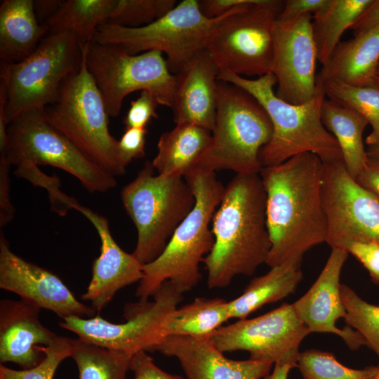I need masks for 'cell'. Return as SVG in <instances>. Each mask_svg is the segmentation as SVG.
<instances>
[{"mask_svg":"<svg viewBox=\"0 0 379 379\" xmlns=\"http://www.w3.org/2000/svg\"><path fill=\"white\" fill-rule=\"evenodd\" d=\"M265 204L260 175L237 174L225 187L211 222L214 244L203 261L209 288L227 287L266 264L271 241Z\"/></svg>","mask_w":379,"mask_h":379,"instance_id":"2","label":"cell"},{"mask_svg":"<svg viewBox=\"0 0 379 379\" xmlns=\"http://www.w3.org/2000/svg\"><path fill=\"white\" fill-rule=\"evenodd\" d=\"M48 33L39 22L33 0H4L0 5V59L14 63L29 56Z\"/></svg>","mask_w":379,"mask_h":379,"instance_id":"24","label":"cell"},{"mask_svg":"<svg viewBox=\"0 0 379 379\" xmlns=\"http://www.w3.org/2000/svg\"><path fill=\"white\" fill-rule=\"evenodd\" d=\"M230 319L228 301L220 298L199 297L180 308L166 318L164 337L168 335L208 338Z\"/></svg>","mask_w":379,"mask_h":379,"instance_id":"28","label":"cell"},{"mask_svg":"<svg viewBox=\"0 0 379 379\" xmlns=\"http://www.w3.org/2000/svg\"><path fill=\"white\" fill-rule=\"evenodd\" d=\"M378 25H379V0H373L350 29L352 30L354 35H357Z\"/></svg>","mask_w":379,"mask_h":379,"instance_id":"45","label":"cell"},{"mask_svg":"<svg viewBox=\"0 0 379 379\" xmlns=\"http://www.w3.org/2000/svg\"><path fill=\"white\" fill-rule=\"evenodd\" d=\"M377 366H378L377 372H376V374H375V376L374 379H379V365Z\"/></svg>","mask_w":379,"mask_h":379,"instance_id":"50","label":"cell"},{"mask_svg":"<svg viewBox=\"0 0 379 379\" xmlns=\"http://www.w3.org/2000/svg\"><path fill=\"white\" fill-rule=\"evenodd\" d=\"M328 0H286L277 20H291L305 15L315 13L321 10Z\"/></svg>","mask_w":379,"mask_h":379,"instance_id":"42","label":"cell"},{"mask_svg":"<svg viewBox=\"0 0 379 379\" xmlns=\"http://www.w3.org/2000/svg\"><path fill=\"white\" fill-rule=\"evenodd\" d=\"M302 278L300 266L285 263L270 267L251 281L244 292L228 301L230 319H244L262 306L293 293Z\"/></svg>","mask_w":379,"mask_h":379,"instance_id":"27","label":"cell"},{"mask_svg":"<svg viewBox=\"0 0 379 379\" xmlns=\"http://www.w3.org/2000/svg\"><path fill=\"white\" fill-rule=\"evenodd\" d=\"M312 19V14H307L291 20H276L274 25L275 94L293 105L308 102L317 91L318 59Z\"/></svg>","mask_w":379,"mask_h":379,"instance_id":"16","label":"cell"},{"mask_svg":"<svg viewBox=\"0 0 379 379\" xmlns=\"http://www.w3.org/2000/svg\"><path fill=\"white\" fill-rule=\"evenodd\" d=\"M62 0H36L34 1V10L37 20L45 25L61 5Z\"/></svg>","mask_w":379,"mask_h":379,"instance_id":"46","label":"cell"},{"mask_svg":"<svg viewBox=\"0 0 379 379\" xmlns=\"http://www.w3.org/2000/svg\"><path fill=\"white\" fill-rule=\"evenodd\" d=\"M303 379H374L377 366L351 368L331 352L311 349L300 352L296 366Z\"/></svg>","mask_w":379,"mask_h":379,"instance_id":"32","label":"cell"},{"mask_svg":"<svg viewBox=\"0 0 379 379\" xmlns=\"http://www.w3.org/2000/svg\"><path fill=\"white\" fill-rule=\"evenodd\" d=\"M348 252L332 248L319 277L302 297L292 303L298 318L310 333H333L341 338L352 350L365 345L361 335L352 327L339 328L338 319L346 317L347 312L342 300L340 277Z\"/></svg>","mask_w":379,"mask_h":379,"instance_id":"18","label":"cell"},{"mask_svg":"<svg viewBox=\"0 0 379 379\" xmlns=\"http://www.w3.org/2000/svg\"><path fill=\"white\" fill-rule=\"evenodd\" d=\"M377 77H379V65L377 70Z\"/></svg>","mask_w":379,"mask_h":379,"instance_id":"51","label":"cell"},{"mask_svg":"<svg viewBox=\"0 0 379 379\" xmlns=\"http://www.w3.org/2000/svg\"><path fill=\"white\" fill-rule=\"evenodd\" d=\"M366 143L368 146L379 144V130L371 131L366 138Z\"/></svg>","mask_w":379,"mask_h":379,"instance_id":"48","label":"cell"},{"mask_svg":"<svg viewBox=\"0 0 379 379\" xmlns=\"http://www.w3.org/2000/svg\"><path fill=\"white\" fill-rule=\"evenodd\" d=\"M117 0L62 1L57 11L45 25L49 33L69 32L81 46L91 43L98 27L107 22Z\"/></svg>","mask_w":379,"mask_h":379,"instance_id":"30","label":"cell"},{"mask_svg":"<svg viewBox=\"0 0 379 379\" xmlns=\"http://www.w3.org/2000/svg\"><path fill=\"white\" fill-rule=\"evenodd\" d=\"M266 220L271 248L266 264L301 266L304 255L326 241L327 220L322 197L323 161L305 152L262 167Z\"/></svg>","mask_w":379,"mask_h":379,"instance_id":"1","label":"cell"},{"mask_svg":"<svg viewBox=\"0 0 379 379\" xmlns=\"http://www.w3.org/2000/svg\"><path fill=\"white\" fill-rule=\"evenodd\" d=\"M71 338L58 335L50 345L39 346L44 357L37 366L29 369L15 370L1 364L0 379H53L61 362L71 357Z\"/></svg>","mask_w":379,"mask_h":379,"instance_id":"36","label":"cell"},{"mask_svg":"<svg viewBox=\"0 0 379 379\" xmlns=\"http://www.w3.org/2000/svg\"><path fill=\"white\" fill-rule=\"evenodd\" d=\"M218 79L246 91L268 114L273 133L270 140L260 152L262 167L280 164L305 152L315 154L323 162L343 160L336 140L321 121V107L326 97L321 83L317 81L316 93L310 101L293 105L276 95L274 86L277 79L272 73L250 79L220 72Z\"/></svg>","mask_w":379,"mask_h":379,"instance_id":"4","label":"cell"},{"mask_svg":"<svg viewBox=\"0 0 379 379\" xmlns=\"http://www.w3.org/2000/svg\"><path fill=\"white\" fill-rule=\"evenodd\" d=\"M326 98L351 108L364 116L372 127L379 130V84L359 86L338 81L322 84Z\"/></svg>","mask_w":379,"mask_h":379,"instance_id":"33","label":"cell"},{"mask_svg":"<svg viewBox=\"0 0 379 379\" xmlns=\"http://www.w3.org/2000/svg\"><path fill=\"white\" fill-rule=\"evenodd\" d=\"M147 133L146 128H125L124 134L118 140V147L121 160L126 167L133 159L145 157Z\"/></svg>","mask_w":379,"mask_h":379,"instance_id":"38","label":"cell"},{"mask_svg":"<svg viewBox=\"0 0 379 379\" xmlns=\"http://www.w3.org/2000/svg\"><path fill=\"white\" fill-rule=\"evenodd\" d=\"M0 288L21 300L50 310L62 319L94 317L96 311L78 300L62 279L51 271L14 253L0 234Z\"/></svg>","mask_w":379,"mask_h":379,"instance_id":"17","label":"cell"},{"mask_svg":"<svg viewBox=\"0 0 379 379\" xmlns=\"http://www.w3.org/2000/svg\"><path fill=\"white\" fill-rule=\"evenodd\" d=\"M83 51L109 117H117L126 96L137 91H149L159 105L171 107L175 75L160 51L133 55L118 46L93 41Z\"/></svg>","mask_w":379,"mask_h":379,"instance_id":"11","label":"cell"},{"mask_svg":"<svg viewBox=\"0 0 379 379\" xmlns=\"http://www.w3.org/2000/svg\"><path fill=\"white\" fill-rule=\"evenodd\" d=\"M220 72V68L204 49L174 74L170 108L175 124H192L212 131L216 115Z\"/></svg>","mask_w":379,"mask_h":379,"instance_id":"21","label":"cell"},{"mask_svg":"<svg viewBox=\"0 0 379 379\" xmlns=\"http://www.w3.org/2000/svg\"><path fill=\"white\" fill-rule=\"evenodd\" d=\"M251 0H199V8L204 16L213 19L222 17L234 8Z\"/></svg>","mask_w":379,"mask_h":379,"instance_id":"43","label":"cell"},{"mask_svg":"<svg viewBox=\"0 0 379 379\" xmlns=\"http://www.w3.org/2000/svg\"><path fill=\"white\" fill-rule=\"evenodd\" d=\"M95 228L101 242L100 255L92 265V277L84 300L98 312L102 310L121 288L142 279L143 265L133 253L124 251L114 239L108 220L77 203L74 207Z\"/></svg>","mask_w":379,"mask_h":379,"instance_id":"19","label":"cell"},{"mask_svg":"<svg viewBox=\"0 0 379 379\" xmlns=\"http://www.w3.org/2000/svg\"><path fill=\"white\" fill-rule=\"evenodd\" d=\"M177 4L175 0H117L107 23L140 27L164 15Z\"/></svg>","mask_w":379,"mask_h":379,"instance_id":"35","label":"cell"},{"mask_svg":"<svg viewBox=\"0 0 379 379\" xmlns=\"http://www.w3.org/2000/svg\"><path fill=\"white\" fill-rule=\"evenodd\" d=\"M378 65L379 25L352 39L340 41L317 74V81L374 85Z\"/></svg>","mask_w":379,"mask_h":379,"instance_id":"23","label":"cell"},{"mask_svg":"<svg viewBox=\"0 0 379 379\" xmlns=\"http://www.w3.org/2000/svg\"><path fill=\"white\" fill-rule=\"evenodd\" d=\"M67 77L42 112L47 121L108 173H126L118 140L108 128L102 95L86 65Z\"/></svg>","mask_w":379,"mask_h":379,"instance_id":"6","label":"cell"},{"mask_svg":"<svg viewBox=\"0 0 379 379\" xmlns=\"http://www.w3.org/2000/svg\"><path fill=\"white\" fill-rule=\"evenodd\" d=\"M348 253L354 256L368 270L372 280L379 285V243L356 241L347 248Z\"/></svg>","mask_w":379,"mask_h":379,"instance_id":"39","label":"cell"},{"mask_svg":"<svg viewBox=\"0 0 379 379\" xmlns=\"http://www.w3.org/2000/svg\"><path fill=\"white\" fill-rule=\"evenodd\" d=\"M130 370L134 373V379H184L161 369L146 351H139L133 355Z\"/></svg>","mask_w":379,"mask_h":379,"instance_id":"41","label":"cell"},{"mask_svg":"<svg viewBox=\"0 0 379 379\" xmlns=\"http://www.w3.org/2000/svg\"><path fill=\"white\" fill-rule=\"evenodd\" d=\"M185 178L194 194V206L162 253L143 265L142 278L135 293L140 301H147L168 281L182 294L191 291L201 278L200 262L213 248L212 218L225 187L214 171L201 168H194Z\"/></svg>","mask_w":379,"mask_h":379,"instance_id":"3","label":"cell"},{"mask_svg":"<svg viewBox=\"0 0 379 379\" xmlns=\"http://www.w3.org/2000/svg\"><path fill=\"white\" fill-rule=\"evenodd\" d=\"M310 332L289 303L259 317L223 326L209 338L222 352L246 351L251 359L296 366L299 347Z\"/></svg>","mask_w":379,"mask_h":379,"instance_id":"15","label":"cell"},{"mask_svg":"<svg viewBox=\"0 0 379 379\" xmlns=\"http://www.w3.org/2000/svg\"><path fill=\"white\" fill-rule=\"evenodd\" d=\"M6 157L11 165H50L77 178L90 192L117 186L115 176L86 156L44 117L42 109L23 113L8 125Z\"/></svg>","mask_w":379,"mask_h":379,"instance_id":"12","label":"cell"},{"mask_svg":"<svg viewBox=\"0 0 379 379\" xmlns=\"http://www.w3.org/2000/svg\"><path fill=\"white\" fill-rule=\"evenodd\" d=\"M159 102L149 91H141L140 95L131 101L130 107L123 119L125 128H146L153 118H157V109Z\"/></svg>","mask_w":379,"mask_h":379,"instance_id":"37","label":"cell"},{"mask_svg":"<svg viewBox=\"0 0 379 379\" xmlns=\"http://www.w3.org/2000/svg\"><path fill=\"white\" fill-rule=\"evenodd\" d=\"M272 133L268 114L252 95L218 79L211 140L197 168L259 175L262 168L260 152L270 140Z\"/></svg>","mask_w":379,"mask_h":379,"instance_id":"5","label":"cell"},{"mask_svg":"<svg viewBox=\"0 0 379 379\" xmlns=\"http://www.w3.org/2000/svg\"><path fill=\"white\" fill-rule=\"evenodd\" d=\"M294 366L288 363L277 362L274 364V368L265 379H288L290 371Z\"/></svg>","mask_w":379,"mask_h":379,"instance_id":"47","label":"cell"},{"mask_svg":"<svg viewBox=\"0 0 379 379\" xmlns=\"http://www.w3.org/2000/svg\"><path fill=\"white\" fill-rule=\"evenodd\" d=\"M176 358L187 379H262L270 372V361L227 358L208 338L168 335L154 348Z\"/></svg>","mask_w":379,"mask_h":379,"instance_id":"20","label":"cell"},{"mask_svg":"<svg viewBox=\"0 0 379 379\" xmlns=\"http://www.w3.org/2000/svg\"><path fill=\"white\" fill-rule=\"evenodd\" d=\"M284 6V1L251 0L220 20L205 48L220 72L246 78L272 73L274 25Z\"/></svg>","mask_w":379,"mask_h":379,"instance_id":"10","label":"cell"},{"mask_svg":"<svg viewBox=\"0 0 379 379\" xmlns=\"http://www.w3.org/2000/svg\"><path fill=\"white\" fill-rule=\"evenodd\" d=\"M322 197L331 249L347 251L356 241L379 243V199L350 175L343 160L323 162Z\"/></svg>","mask_w":379,"mask_h":379,"instance_id":"14","label":"cell"},{"mask_svg":"<svg viewBox=\"0 0 379 379\" xmlns=\"http://www.w3.org/2000/svg\"><path fill=\"white\" fill-rule=\"evenodd\" d=\"M366 152L368 157L379 159V144L368 146Z\"/></svg>","mask_w":379,"mask_h":379,"instance_id":"49","label":"cell"},{"mask_svg":"<svg viewBox=\"0 0 379 379\" xmlns=\"http://www.w3.org/2000/svg\"><path fill=\"white\" fill-rule=\"evenodd\" d=\"M211 140V131L192 124H178L163 133L152 164L162 175L184 177L197 168Z\"/></svg>","mask_w":379,"mask_h":379,"instance_id":"25","label":"cell"},{"mask_svg":"<svg viewBox=\"0 0 379 379\" xmlns=\"http://www.w3.org/2000/svg\"><path fill=\"white\" fill-rule=\"evenodd\" d=\"M11 163L6 154H0V227L9 223L15 215V208L10 198Z\"/></svg>","mask_w":379,"mask_h":379,"instance_id":"40","label":"cell"},{"mask_svg":"<svg viewBox=\"0 0 379 379\" xmlns=\"http://www.w3.org/2000/svg\"><path fill=\"white\" fill-rule=\"evenodd\" d=\"M71 357L79 379H126L132 354L107 349L80 338L72 339Z\"/></svg>","mask_w":379,"mask_h":379,"instance_id":"31","label":"cell"},{"mask_svg":"<svg viewBox=\"0 0 379 379\" xmlns=\"http://www.w3.org/2000/svg\"><path fill=\"white\" fill-rule=\"evenodd\" d=\"M375 81H376V82L379 84V77H376Z\"/></svg>","mask_w":379,"mask_h":379,"instance_id":"52","label":"cell"},{"mask_svg":"<svg viewBox=\"0 0 379 379\" xmlns=\"http://www.w3.org/2000/svg\"><path fill=\"white\" fill-rule=\"evenodd\" d=\"M355 180L379 199V159L368 157L365 167Z\"/></svg>","mask_w":379,"mask_h":379,"instance_id":"44","label":"cell"},{"mask_svg":"<svg viewBox=\"0 0 379 379\" xmlns=\"http://www.w3.org/2000/svg\"><path fill=\"white\" fill-rule=\"evenodd\" d=\"M373 0H328L312 15V32L317 59L323 65L340 42L345 31L355 23Z\"/></svg>","mask_w":379,"mask_h":379,"instance_id":"29","label":"cell"},{"mask_svg":"<svg viewBox=\"0 0 379 379\" xmlns=\"http://www.w3.org/2000/svg\"><path fill=\"white\" fill-rule=\"evenodd\" d=\"M182 295L168 281L153 295V301L126 305L125 323L114 324L100 315L69 317L60 326L84 341L107 349L132 355L139 351H153L164 338V322L182 300Z\"/></svg>","mask_w":379,"mask_h":379,"instance_id":"13","label":"cell"},{"mask_svg":"<svg viewBox=\"0 0 379 379\" xmlns=\"http://www.w3.org/2000/svg\"><path fill=\"white\" fill-rule=\"evenodd\" d=\"M228 13L210 19L201 13L199 0H182L164 15L142 27L104 23L92 41L118 46L133 55L160 51L166 55L169 69L175 74L206 48L209 35Z\"/></svg>","mask_w":379,"mask_h":379,"instance_id":"9","label":"cell"},{"mask_svg":"<svg viewBox=\"0 0 379 379\" xmlns=\"http://www.w3.org/2000/svg\"><path fill=\"white\" fill-rule=\"evenodd\" d=\"M340 293L347 312V325L357 331L365 345L379 357V305L364 300L345 284H341Z\"/></svg>","mask_w":379,"mask_h":379,"instance_id":"34","label":"cell"},{"mask_svg":"<svg viewBox=\"0 0 379 379\" xmlns=\"http://www.w3.org/2000/svg\"><path fill=\"white\" fill-rule=\"evenodd\" d=\"M321 118L339 145L346 169L356 179L368 161L363 140L364 131L368 124L367 119L355 110L326 97L321 104Z\"/></svg>","mask_w":379,"mask_h":379,"instance_id":"26","label":"cell"},{"mask_svg":"<svg viewBox=\"0 0 379 379\" xmlns=\"http://www.w3.org/2000/svg\"><path fill=\"white\" fill-rule=\"evenodd\" d=\"M154 171L152 162L147 161L120 193L137 230L133 253L142 265L162 253L195 204L193 191L184 177L154 175Z\"/></svg>","mask_w":379,"mask_h":379,"instance_id":"7","label":"cell"},{"mask_svg":"<svg viewBox=\"0 0 379 379\" xmlns=\"http://www.w3.org/2000/svg\"><path fill=\"white\" fill-rule=\"evenodd\" d=\"M41 309L23 300L0 301V361L12 362L22 369L37 366L58 335L39 321Z\"/></svg>","mask_w":379,"mask_h":379,"instance_id":"22","label":"cell"},{"mask_svg":"<svg viewBox=\"0 0 379 379\" xmlns=\"http://www.w3.org/2000/svg\"><path fill=\"white\" fill-rule=\"evenodd\" d=\"M82 47L72 32H48L24 60L1 62L8 124L23 113L43 109L53 100L65 79L79 69Z\"/></svg>","mask_w":379,"mask_h":379,"instance_id":"8","label":"cell"}]
</instances>
